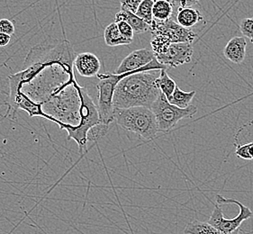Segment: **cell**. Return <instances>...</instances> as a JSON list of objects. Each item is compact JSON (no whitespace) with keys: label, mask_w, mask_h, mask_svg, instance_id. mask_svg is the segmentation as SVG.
I'll return each mask as SVG.
<instances>
[{"label":"cell","mask_w":253,"mask_h":234,"mask_svg":"<svg viewBox=\"0 0 253 234\" xmlns=\"http://www.w3.org/2000/svg\"><path fill=\"white\" fill-rule=\"evenodd\" d=\"M158 70L137 72L123 78L116 87L113 97L114 108L143 107L151 108L161 94L156 80Z\"/></svg>","instance_id":"cell-1"},{"label":"cell","mask_w":253,"mask_h":234,"mask_svg":"<svg viewBox=\"0 0 253 234\" xmlns=\"http://www.w3.org/2000/svg\"><path fill=\"white\" fill-rule=\"evenodd\" d=\"M216 203L208 224L223 234H232L240 229L244 221L253 217L252 210L237 200L216 195Z\"/></svg>","instance_id":"cell-2"},{"label":"cell","mask_w":253,"mask_h":234,"mask_svg":"<svg viewBox=\"0 0 253 234\" xmlns=\"http://www.w3.org/2000/svg\"><path fill=\"white\" fill-rule=\"evenodd\" d=\"M114 120L123 129L147 141L154 139L160 132L155 117L148 107L114 108Z\"/></svg>","instance_id":"cell-3"},{"label":"cell","mask_w":253,"mask_h":234,"mask_svg":"<svg viewBox=\"0 0 253 234\" xmlns=\"http://www.w3.org/2000/svg\"><path fill=\"white\" fill-rule=\"evenodd\" d=\"M152 32V51L155 56L164 53L172 43H192L198 35L191 30L179 26L172 18L166 21L153 19L150 30Z\"/></svg>","instance_id":"cell-4"},{"label":"cell","mask_w":253,"mask_h":234,"mask_svg":"<svg viewBox=\"0 0 253 234\" xmlns=\"http://www.w3.org/2000/svg\"><path fill=\"white\" fill-rule=\"evenodd\" d=\"M81 121L78 125L73 126H65L63 128L68 132V140H74L78 145L80 153L86 147V132L100 122L98 110L96 105L93 102L91 97L87 94L86 89L81 88Z\"/></svg>","instance_id":"cell-5"},{"label":"cell","mask_w":253,"mask_h":234,"mask_svg":"<svg viewBox=\"0 0 253 234\" xmlns=\"http://www.w3.org/2000/svg\"><path fill=\"white\" fill-rule=\"evenodd\" d=\"M151 110L155 117L160 132H169L175 127L179 121L194 117L198 113V107L190 105L182 109L173 106L161 92L157 99L152 104Z\"/></svg>","instance_id":"cell-6"},{"label":"cell","mask_w":253,"mask_h":234,"mask_svg":"<svg viewBox=\"0 0 253 234\" xmlns=\"http://www.w3.org/2000/svg\"><path fill=\"white\" fill-rule=\"evenodd\" d=\"M137 72H142V71L137 72H127L125 74L117 75V74H100L97 75L99 78V82L97 83L96 87L98 91L97 97V110L99 115L100 122L110 125L114 121V106H113V97L116 90L118 82L123 78L134 74Z\"/></svg>","instance_id":"cell-7"},{"label":"cell","mask_w":253,"mask_h":234,"mask_svg":"<svg viewBox=\"0 0 253 234\" xmlns=\"http://www.w3.org/2000/svg\"><path fill=\"white\" fill-rule=\"evenodd\" d=\"M167 67L163 66L158 62L154 53L148 49H139L132 51L128 56L126 57L121 64L117 68L116 74L121 75L127 72H148L154 70H166Z\"/></svg>","instance_id":"cell-8"},{"label":"cell","mask_w":253,"mask_h":234,"mask_svg":"<svg viewBox=\"0 0 253 234\" xmlns=\"http://www.w3.org/2000/svg\"><path fill=\"white\" fill-rule=\"evenodd\" d=\"M193 47L187 42L172 43L164 53L155 56L159 63L169 68L177 67L189 63L192 60Z\"/></svg>","instance_id":"cell-9"},{"label":"cell","mask_w":253,"mask_h":234,"mask_svg":"<svg viewBox=\"0 0 253 234\" xmlns=\"http://www.w3.org/2000/svg\"><path fill=\"white\" fill-rule=\"evenodd\" d=\"M74 66L81 76L92 78L98 75L101 63L95 54L90 52H83L75 58Z\"/></svg>","instance_id":"cell-10"},{"label":"cell","mask_w":253,"mask_h":234,"mask_svg":"<svg viewBox=\"0 0 253 234\" xmlns=\"http://www.w3.org/2000/svg\"><path fill=\"white\" fill-rule=\"evenodd\" d=\"M247 41L244 37H233L223 49V55L234 64H241L246 57Z\"/></svg>","instance_id":"cell-11"},{"label":"cell","mask_w":253,"mask_h":234,"mask_svg":"<svg viewBox=\"0 0 253 234\" xmlns=\"http://www.w3.org/2000/svg\"><path fill=\"white\" fill-rule=\"evenodd\" d=\"M174 17L179 26L187 29H190L192 26H196L200 21L203 20V15L200 14V12L192 7L177 9Z\"/></svg>","instance_id":"cell-12"},{"label":"cell","mask_w":253,"mask_h":234,"mask_svg":"<svg viewBox=\"0 0 253 234\" xmlns=\"http://www.w3.org/2000/svg\"><path fill=\"white\" fill-rule=\"evenodd\" d=\"M124 21L132 27L134 34H144L150 30V26L146 24L144 21L138 17L135 14L131 13L129 11L120 10L115 18V23Z\"/></svg>","instance_id":"cell-13"},{"label":"cell","mask_w":253,"mask_h":234,"mask_svg":"<svg viewBox=\"0 0 253 234\" xmlns=\"http://www.w3.org/2000/svg\"><path fill=\"white\" fill-rule=\"evenodd\" d=\"M185 234H240L239 230L233 232L232 234H223L213 227L211 224L205 222H200L198 220L192 221L187 224L184 229Z\"/></svg>","instance_id":"cell-14"},{"label":"cell","mask_w":253,"mask_h":234,"mask_svg":"<svg viewBox=\"0 0 253 234\" xmlns=\"http://www.w3.org/2000/svg\"><path fill=\"white\" fill-rule=\"evenodd\" d=\"M104 38L107 45L111 46V47L128 45L132 43V41L127 40L126 37L122 36L121 33L118 30L117 23H112L107 26L104 33Z\"/></svg>","instance_id":"cell-15"},{"label":"cell","mask_w":253,"mask_h":234,"mask_svg":"<svg viewBox=\"0 0 253 234\" xmlns=\"http://www.w3.org/2000/svg\"><path fill=\"white\" fill-rule=\"evenodd\" d=\"M196 94H197V92L195 90L189 92L183 91L182 89H180L179 87L176 86L172 96L168 101L173 106H176L177 107L184 109L191 105L193 98L195 97Z\"/></svg>","instance_id":"cell-16"},{"label":"cell","mask_w":253,"mask_h":234,"mask_svg":"<svg viewBox=\"0 0 253 234\" xmlns=\"http://www.w3.org/2000/svg\"><path fill=\"white\" fill-rule=\"evenodd\" d=\"M153 19L166 21L172 18L173 6L168 0H159L154 2L152 7Z\"/></svg>","instance_id":"cell-17"},{"label":"cell","mask_w":253,"mask_h":234,"mask_svg":"<svg viewBox=\"0 0 253 234\" xmlns=\"http://www.w3.org/2000/svg\"><path fill=\"white\" fill-rule=\"evenodd\" d=\"M156 84L160 91L166 97L168 100L172 96L175 87L177 86L176 82L169 75L167 70H161L160 76L156 80Z\"/></svg>","instance_id":"cell-18"},{"label":"cell","mask_w":253,"mask_h":234,"mask_svg":"<svg viewBox=\"0 0 253 234\" xmlns=\"http://www.w3.org/2000/svg\"><path fill=\"white\" fill-rule=\"evenodd\" d=\"M154 2L152 0H143L141 5H139L135 15L140 17L142 20L144 21L149 26L152 25L153 21L152 15V7Z\"/></svg>","instance_id":"cell-19"},{"label":"cell","mask_w":253,"mask_h":234,"mask_svg":"<svg viewBox=\"0 0 253 234\" xmlns=\"http://www.w3.org/2000/svg\"><path fill=\"white\" fill-rule=\"evenodd\" d=\"M109 129V125L99 122L96 125H94L93 127L90 128L87 132H86V141L87 142H96L98 140H100L101 138L107 135Z\"/></svg>","instance_id":"cell-20"},{"label":"cell","mask_w":253,"mask_h":234,"mask_svg":"<svg viewBox=\"0 0 253 234\" xmlns=\"http://www.w3.org/2000/svg\"><path fill=\"white\" fill-rule=\"evenodd\" d=\"M234 146H235V154L237 157L245 160L253 159V141L252 143H246V144H239L235 143Z\"/></svg>","instance_id":"cell-21"},{"label":"cell","mask_w":253,"mask_h":234,"mask_svg":"<svg viewBox=\"0 0 253 234\" xmlns=\"http://www.w3.org/2000/svg\"><path fill=\"white\" fill-rule=\"evenodd\" d=\"M239 27L243 36L249 38L253 42V17L243 19L241 21Z\"/></svg>","instance_id":"cell-22"},{"label":"cell","mask_w":253,"mask_h":234,"mask_svg":"<svg viewBox=\"0 0 253 234\" xmlns=\"http://www.w3.org/2000/svg\"><path fill=\"white\" fill-rule=\"evenodd\" d=\"M173 6V17L176 14L177 9L184 7H192L193 5H197L199 0H168Z\"/></svg>","instance_id":"cell-23"},{"label":"cell","mask_w":253,"mask_h":234,"mask_svg":"<svg viewBox=\"0 0 253 234\" xmlns=\"http://www.w3.org/2000/svg\"><path fill=\"white\" fill-rule=\"evenodd\" d=\"M117 27H118V30L121 33L122 36H124V37H126L127 40L132 41L134 33H133L132 27L129 26L126 22H124V21L117 22Z\"/></svg>","instance_id":"cell-24"},{"label":"cell","mask_w":253,"mask_h":234,"mask_svg":"<svg viewBox=\"0 0 253 234\" xmlns=\"http://www.w3.org/2000/svg\"><path fill=\"white\" fill-rule=\"evenodd\" d=\"M143 0H120L121 10H126L135 14Z\"/></svg>","instance_id":"cell-25"},{"label":"cell","mask_w":253,"mask_h":234,"mask_svg":"<svg viewBox=\"0 0 253 234\" xmlns=\"http://www.w3.org/2000/svg\"><path fill=\"white\" fill-rule=\"evenodd\" d=\"M0 33L12 36L15 33V26L10 20L3 18L0 20Z\"/></svg>","instance_id":"cell-26"},{"label":"cell","mask_w":253,"mask_h":234,"mask_svg":"<svg viewBox=\"0 0 253 234\" xmlns=\"http://www.w3.org/2000/svg\"><path fill=\"white\" fill-rule=\"evenodd\" d=\"M11 41V36L0 33V47H5Z\"/></svg>","instance_id":"cell-27"},{"label":"cell","mask_w":253,"mask_h":234,"mask_svg":"<svg viewBox=\"0 0 253 234\" xmlns=\"http://www.w3.org/2000/svg\"><path fill=\"white\" fill-rule=\"evenodd\" d=\"M152 1H153V2H157L159 0H152Z\"/></svg>","instance_id":"cell-28"},{"label":"cell","mask_w":253,"mask_h":234,"mask_svg":"<svg viewBox=\"0 0 253 234\" xmlns=\"http://www.w3.org/2000/svg\"><path fill=\"white\" fill-rule=\"evenodd\" d=\"M0 234H2V232H1V229H0Z\"/></svg>","instance_id":"cell-29"},{"label":"cell","mask_w":253,"mask_h":234,"mask_svg":"<svg viewBox=\"0 0 253 234\" xmlns=\"http://www.w3.org/2000/svg\"></svg>","instance_id":"cell-30"}]
</instances>
